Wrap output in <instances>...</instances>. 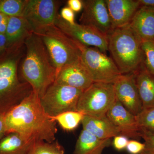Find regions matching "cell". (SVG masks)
Segmentation results:
<instances>
[{
	"mask_svg": "<svg viewBox=\"0 0 154 154\" xmlns=\"http://www.w3.org/2000/svg\"><path fill=\"white\" fill-rule=\"evenodd\" d=\"M6 134L17 133L30 143L55 141L56 122L45 111L33 91L19 105L5 114Z\"/></svg>",
	"mask_w": 154,
	"mask_h": 154,
	"instance_id": "obj_1",
	"label": "cell"
},
{
	"mask_svg": "<svg viewBox=\"0 0 154 154\" xmlns=\"http://www.w3.org/2000/svg\"><path fill=\"white\" fill-rule=\"evenodd\" d=\"M26 54L21 67L22 77L39 99L55 82L57 71L39 36L32 33L25 40Z\"/></svg>",
	"mask_w": 154,
	"mask_h": 154,
	"instance_id": "obj_2",
	"label": "cell"
},
{
	"mask_svg": "<svg viewBox=\"0 0 154 154\" xmlns=\"http://www.w3.org/2000/svg\"><path fill=\"white\" fill-rule=\"evenodd\" d=\"M108 36V49L121 74L134 73L143 62L142 41L129 25L115 28Z\"/></svg>",
	"mask_w": 154,
	"mask_h": 154,
	"instance_id": "obj_3",
	"label": "cell"
},
{
	"mask_svg": "<svg viewBox=\"0 0 154 154\" xmlns=\"http://www.w3.org/2000/svg\"><path fill=\"white\" fill-rule=\"evenodd\" d=\"M18 53L0 59V115L8 113L33 91L29 84L18 77Z\"/></svg>",
	"mask_w": 154,
	"mask_h": 154,
	"instance_id": "obj_4",
	"label": "cell"
},
{
	"mask_svg": "<svg viewBox=\"0 0 154 154\" xmlns=\"http://www.w3.org/2000/svg\"><path fill=\"white\" fill-rule=\"evenodd\" d=\"M46 47L57 71L81 57V51L74 40L67 36L55 25L37 33Z\"/></svg>",
	"mask_w": 154,
	"mask_h": 154,
	"instance_id": "obj_5",
	"label": "cell"
},
{
	"mask_svg": "<svg viewBox=\"0 0 154 154\" xmlns=\"http://www.w3.org/2000/svg\"><path fill=\"white\" fill-rule=\"evenodd\" d=\"M75 41L81 51L80 59L93 82L114 84L122 74L112 58L96 48Z\"/></svg>",
	"mask_w": 154,
	"mask_h": 154,
	"instance_id": "obj_6",
	"label": "cell"
},
{
	"mask_svg": "<svg viewBox=\"0 0 154 154\" xmlns=\"http://www.w3.org/2000/svg\"><path fill=\"white\" fill-rule=\"evenodd\" d=\"M116 99L113 84L94 82L83 91L78 102L77 110L85 115L104 116Z\"/></svg>",
	"mask_w": 154,
	"mask_h": 154,
	"instance_id": "obj_7",
	"label": "cell"
},
{
	"mask_svg": "<svg viewBox=\"0 0 154 154\" xmlns=\"http://www.w3.org/2000/svg\"><path fill=\"white\" fill-rule=\"evenodd\" d=\"M82 91L54 82L40 99L42 106L48 115L54 116L64 112L77 111Z\"/></svg>",
	"mask_w": 154,
	"mask_h": 154,
	"instance_id": "obj_8",
	"label": "cell"
},
{
	"mask_svg": "<svg viewBox=\"0 0 154 154\" xmlns=\"http://www.w3.org/2000/svg\"><path fill=\"white\" fill-rule=\"evenodd\" d=\"M61 2L55 0H26L22 17L33 33L55 25Z\"/></svg>",
	"mask_w": 154,
	"mask_h": 154,
	"instance_id": "obj_9",
	"label": "cell"
},
{
	"mask_svg": "<svg viewBox=\"0 0 154 154\" xmlns=\"http://www.w3.org/2000/svg\"><path fill=\"white\" fill-rule=\"evenodd\" d=\"M55 25L75 41L85 46L96 48L105 53L108 51V36L96 28L75 22L70 24L63 20L60 14L58 15Z\"/></svg>",
	"mask_w": 154,
	"mask_h": 154,
	"instance_id": "obj_10",
	"label": "cell"
},
{
	"mask_svg": "<svg viewBox=\"0 0 154 154\" xmlns=\"http://www.w3.org/2000/svg\"><path fill=\"white\" fill-rule=\"evenodd\" d=\"M82 2L80 24L91 26L108 35L113 28L105 0H83Z\"/></svg>",
	"mask_w": 154,
	"mask_h": 154,
	"instance_id": "obj_11",
	"label": "cell"
},
{
	"mask_svg": "<svg viewBox=\"0 0 154 154\" xmlns=\"http://www.w3.org/2000/svg\"><path fill=\"white\" fill-rule=\"evenodd\" d=\"M113 85L116 99L129 112L137 115L143 106L134 73L122 74Z\"/></svg>",
	"mask_w": 154,
	"mask_h": 154,
	"instance_id": "obj_12",
	"label": "cell"
},
{
	"mask_svg": "<svg viewBox=\"0 0 154 154\" xmlns=\"http://www.w3.org/2000/svg\"><path fill=\"white\" fill-rule=\"evenodd\" d=\"M55 82L84 91L94 82L80 59L63 67L57 74Z\"/></svg>",
	"mask_w": 154,
	"mask_h": 154,
	"instance_id": "obj_13",
	"label": "cell"
},
{
	"mask_svg": "<svg viewBox=\"0 0 154 154\" xmlns=\"http://www.w3.org/2000/svg\"><path fill=\"white\" fill-rule=\"evenodd\" d=\"M106 116L119 130L120 135L133 139L140 137V130L135 116L129 112L116 99Z\"/></svg>",
	"mask_w": 154,
	"mask_h": 154,
	"instance_id": "obj_14",
	"label": "cell"
},
{
	"mask_svg": "<svg viewBox=\"0 0 154 154\" xmlns=\"http://www.w3.org/2000/svg\"><path fill=\"white\" fill-rule=\"evenodd\" d=\"M113 29L129 25L140 7L137 0H105Z\"/></svg>",
	"mask_w": 154,
	"mask_h": 154,
	"instance_id": "obj_15",
	"label": "cell"
},
{
	"mask_svg": "<svg viewBox=\"0 0 154 154\" xmlns=\"http://www.w3.org/2000/svg\"><path fill=\"white\" fill-rule=\"evenodd\" d=\"M33 33L22 16L9 17L5 33L9 53L19 52L22 45Z\"/></svg>",
	"mask_w": 154,
	"mask_h": 154,
	"instance_id": "obj_16",
	"label": "cell"
},
{
	"mask_svg": "<svg viewBox=\"0 0 154 154\" xmlns=\"http://www.w3.org/2000/svg\"><path fill=\"white\" fill-rule=\"evenodd\" d=\"M128 25L142 42H154V8L140 6Z\"/></svg>",
	"mask_w": 154,
	"mask_h": 154,
	"instance_id": "obj_17",
	"label": "cell"
},
{
	"mask_svg": "<svg viewBox=\"0 0 154 154\" xmlns=\"http://www.w3.org/2000/svg\"><path fill=\"white\" fill-rule=\"evenodd\" d=\"M82 123L83 129L102 139H111L120 135L118 128L106 115L100 117L85 115Z\"/></svg>",
	"mask_w": 154,
	"mask_h": 154,
	"instance_id": "obj_18",
	"label": "cell"
},
{
	"mask_svg": "<svg viewBox=\"0 0 154 154\" xmlns=\"http://www.w3.org/2000/svg\"><path fill=\"white\" fill-rule=\"evenodd\" d=\"M111 143V139L99 138L83 129L75 146L74 154H103Z\"/></svg>",
	"mask_w": 154,
	"mask_h": 154,
	"instance_id": "obj_19",
	"label": "cell"
},
{
	"mask_svg": "<svg viewBox=\"0 0 154 154\" xmlns=\"http://www.w3.org/2000/svg\"><path fill=\"white\" fill-rule=\"evenodd\" d=\"M134 74L143 108L154 107V75L145 67L140 68Z\"/></svg>",
	"mask_w": 154,
	"mask_h": 154,
	"instance_id": "obj_20",
	"label": "cell"
},
{
	"mask_svg": "<svg viewBox=\"0 0 154 154\" xmlns=\"http://www.w3.org/2000/svg\"><path fill=\"white\" fill-rule=\"evenodd\" d=\"M33 144L23 139L18 133H11L0 140V154H27Z\"/></svg>",
	"mask_w": 154,
	"mask_h": 154,
	"instance_id": "obj_21",
	"label": "cell"
},
{
	"mask_svg": "<svg viewBox=\"0 0 154 154\" xmlns=\"http://www.w3.org/2000/svg\"><path fill=\"white\" fill-rule=\"evenodd\" d=\"M85 114L79 111H69L64 112L51 119L57 122L61 128L66 131H71L78 127L82 123Z\"/></svg>",
	"mask_w": 154,
	"mask_h": 154,
	"instance_id": "obj_22",
	"label": "cell"
},
{
	"mask_svg": "<svg viewBox=\"0 0 154 154\" xmlns=\"http://www.w3.org/2000/svg\"><path fill=\"white\" fill-rule=\"evenodd\" d=\"M62 146L55 141L52 143L38 141L33 143L27 154H65Z\"/></svg>",
	"mask_w": 154,
	"mask_h": 154,
	"instance_id": "obj_23",
	"label": "cell"
},
{
	"mask_svg": "<svg viewBox=\"0 0 154 154\" xmlns=\"http://www.w3.org/2000/svg\"><path fill=\"white\" fill-rule=\"evenodd\" d=\"M26 0H0V13L8 17H21Z\"/></svg>",
	"mask_w": 154,
	"mask_h": 154,
	"instance_id": "obj_24",
	"label": "cell"
},
{
	"mask_svg": "<svg viewBox=\"0 0 154 154\" xmlns=\"http://www.w3.org/2000/svg\"><path fill=\"white\" fill-rule=\"evenodd\" d=\"M135 116L140 130L154 132V107L143 108Z\"/></svg>",
	"mask_w": 154,
	"mask_h": 154,
	"instance_id": "obj_25",
	"label": "cell"
},
{
	"mask_svg": "<svg viewBox=\"0 0 154 154\" xmlns=\"http://www.w3.org/2000/svg\"><path fill=\"white\" fill-rule=\"evenodd\" d=\"M142 49L145 68L150 73L154 75V42H142Z\"/></svg>",
	"mask_w": 154,
	"mask_h": 154,
	"instance_id": "obj_26",
	"label": "cell"
},
{
	"mask_svg": "<svg viewBox=\"0 0 154 154\" xmlns=\"http://www.w3.org/2000/svg\"><path fill=\"white\" fill-rule=\"evenodd\" d=\"M140 137L144 140L145 148L144 152L146 154H154V132L141 130Z\"/></svg>",
	"mask_w": 154,
	"mask_h": 154,
	"instance_id": "obj_27",
	"label": "cell"
},
{
	"mask_svg": "<svg viewBox=\"0 0 154 154\" xmlns=\"http://www.w3.org/2000/svg\"><path fill=\"white\" fill-rule=\"evenodd\" d=\"M145 148V144L135 140H129L126 147V150L130 154H140Z\"/></svg>",
	"mask_w": 154,
	"mask_h": 154,
	"instance_id": "obj_28",
	"label": "cell"
},
{
	"mask_svg": "<svg viewBox=\"0 0 154 154\" xmlns=\"http://www.w3.org/2000/svg\"><path fill=\"white\" fill-rule=\"evenodd\" d=\"M128 141V137L122 135H119L113 137V146L116 150L120 151L126 149Z\"/></svg>",
	"mask_w": 154,
	"mask_h": 154,
	"instance_id": "obj_29",
	"label": "cell"
},
{
	"mask_svg": "<svg viewBox=\"0 0 154 154\" xmlns=\"http://www.w3.org/2000/svg\"><path fill=\"white\" fill-rule=\"evenodd\" d=\"M60 15L63 20L70 24H74L75 23V12L68 7L63 8L61 10Z\"/></svg>",
	"mask_w": 154,
	"mask_h": 154,
	"instance_id": "obj_30",
	"label": "cell"
},
{
	"mask_svg": "<svg viewBox=\"0 0 154 154\" xmlns=\"http://www.w3.org/2000/svg\"><path fill=\"white\" fill-rule=\"evenodd\" d=\"M9 54L5 34L0 33V59Z\"/></svg>",
	"mask_w": 154,
	"mask_h": 154,
	"instance_id": "obj_31",
	"label": "cell"
},
{
	"mask_svg": "<svg viewBox=\"0 0 154 154\" xmlns=\"http://www.w3.org/2000/svg\"><path fill=\"white\" fill-rule=\"evenodd\" d=\"M69 8L75 13H78L83 10V5L82 0H69L67 1Z\"/></svg>",
	"mask_w": 154,
	"mask_h": 154,
	"instance_id": "obj_32",
	"label": "cell"
},
{
	"mask_svg": "<svg viewBox=\"0 0 154 154\" xmlns=\"http://www.w3.org/2000/svg\"><path fill=\"white\" fill-rule=\"evenodd\" d=\"M9 17L0 13V33L5 34Z\"/></svg>",
	"mask_w": 154,
	"mask_h": 154,
	"instance_id": "obj_33",
	"label": "cell"
},
{
	"mask_svg": "<svg viewBox=\"0 0 154 154\" xmlns=\"http://www.w3.org/2000/svg\"><path fill=\"white\" fill-rule=\"evenodd\" d=\"M5 114L0 115V140L6 135Z\"/></svg>",
	"mask_w": 154,
	"mask_h": 154,
	"instance_id": "obj_34",
	"label": "cell"
},
{
	"mask_svg": "<svg viewBox=\"0 0 154 154\" xmlns=\"http://www.w3.org/2000/svg\"><path fill=\"white\" fill-rule=\"evenodd\" d=\"M140 6L154 8V0H138Z\"/></svg>",
	"mask_w": 154,
	"mask_h": 154,
	"instance_id": "obj_35",
	"label": "cell"
},
{
	"mask_svg": "<svg viewBox=\"0 0 154 154\" xmlns=\"http://www.w3.org/2000/svg\"><path fill=\"white\" fill-rule=\"evenodd\" d=\"M140 154H146L144 152H142L141 153H140Z\"/></svg>",
	"mask_w": 154,
	"mask_h": 154,
	"instance_id": "obj_36",
	"label": "cell"
}]
</instances>
